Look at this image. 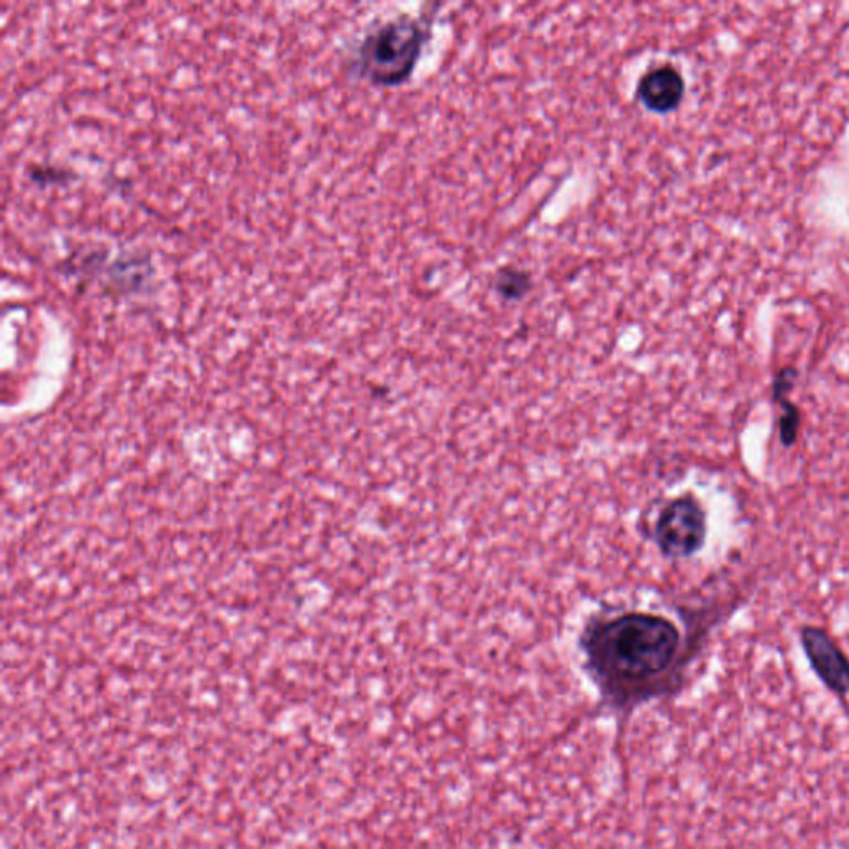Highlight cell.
Returning <instances> with one entry per match:
<instances>
[{"label":"cell","mask_w":849,"mask_h":849,"mask_svg":"<svg viewBox=\"0 0 849 849\" xmlns=\"http://www.w3.org/2000/svg\"><path fill=\"white\" fill-rule=\"evenodd\" d=\"M430 22L398 15L368 32L358 47V74L378 87H398L413 74L430 39Z\"/></svg>","instance_id":"7a4b0ae2"},{"label":"cell","mask_w":849,"mask_h":849,"mask_svg":"<svg viewBox=\"0 0 849 849\" xmlns=\"http://www.w3.org/2000/svg\"><path fill=\"white\" fill-rule=\"evenodd\" d=\"M809 666L821 683L838 696L849 694V660L823 628L805 625L799 632Z\"/></svg>","instance_id":"277c9868"},{"label":"cell","mask_w":849,"mask_h":849,"mask_svg":"<svg viewBox=\"0 0 849 849\" xmlns=\"http://www.w3.org/2000/svg\"><path fill=\"white\" fill-rule=\"evenodd\" d=\"M495 289L505 301H522L533 289L531 275L516 266H506L496 275Z\"/></svg>","instance_id":"52a82bcc"},{"label":"cell","mask_w":849,"mask_h":849,"mask_svg":"<svg viewBox=\"0 0 849 849\" xmlns=\"http://www.w3.org/2000/svg\"><path fill=\"white\" fill-rule=\"evenodd\" d=\"M581 651L592 683L619 710L669 692L683 674V635L664 615L625 612L594 619L582 632Z\"/></svg>","instance_id":"6da1fadb"},{"label":"cell","mask_w":849,"mask_h":849,"mask_svg":"<svg viewBox=\"0 0 849 849\" xmlns=\"http://www.w3.org/2000/svg\"><path fill=\"white\" fill-rule=\"evenodd\" d=\"M798 372L793 367H785L776 374L773 380V400L778 404L782 415L778 420L780 442L785 449H792L799 436L802 427V411L796 405L788 400V391L793 390L796 384Z\"/></svg>","instance_id":"8992f818"},{"label":"cell","mask_w":849,"mask_h":849,"mask_svg":"<svg viewBox=\"0 0 849 849\" xmlns=\"http://www.w3.org/2000/svg\"><path fill=\"white\" fill-rule=\"evenodd\" d=\"M707 513L692 495L670 499L654 523V541L666 558L687 559L706 545Z\"/></svg>","instance_id":"3957f363"},{"label":"cell","mask_w":849,"mask_h":849,"mask_svg":"<svg viewBox=\"0 0 849 849\" xmlns=\"http://www.w3.org/2000/svg\"><path fill=\"white\" fill-rule=\"evenodd\" d=\"M686 94V82L673 65L653 68L641 78L637 97L647 110L669 114L676 110Z\"/></svg>","instance_id":"5b68a950"}]
</instances>
